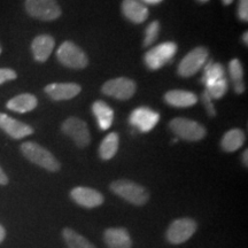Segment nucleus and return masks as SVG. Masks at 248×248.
Wrapping results in <instances>:
<instances>
[{
    "mask_svg": "<svg viewBox=\"0 0 248 248\" xmlns=\"http://www.w3.org/2000/svg\"><path fill=\"white\" fill-rule=\"evenodd\" d=\"M104 240L109 248H131L132 240L124 228H109L104 232Z\"/></svg>",
    "mask_w": 248,
    "mask_h": 248,
    "instance_id": "2eb2a0df",
    "label": "nucleus"
},
{
    "mask_svg": "<svg viewBox=\"0 0 248 248\" xmlns=\"http://www.w3.org/2000/svg\"><path fill=\"white\" fill-rule=\"evenodd\" d=\"M243 162L245 164V167L248 166V151L247 150H245L243 154Z\"/></svg>",
    "mask_w": 248,
    "mask_h": 248,
    "instance_id": "473e14b6",
    "label": "nucleus"
},
{
    "mask_svg": "<svg viewBox=\"0 0 248 248\" xmlns=\"http://www.w3.org/2000/svg\"><path fill=\"white\" fill-rule=\"evenodd\" d=\"M0 129L14 139H22L33 133L30 125L2 113H0Z\"/></svg>",
    "mask_w": 248,
    "mask_h": 248,
    "instance_id": "ddd939ff",
    "label": "nucleus"
},
{
    "mask_svg": "<svg viewBox=\"0 0 248 248\" xmlns=\"http://www.w3.org/2000/svg\"><path fill=\"white\" fill-rule=\"evenodd\" d=\"M21 152L30 162L42 167L48 171L55 172L60 169V162L51 152L33 141H26L21 145Z\"/></svg>",
    "mask_w": 248,
    "mask_h": 248,
    "instance_id": "f257e3e1",
    "label": "nucleus"
},
{
    "mask_svg": "<svg viewBox=\"0 0 248 248\" xmlns=\"http://www.w3.org/2000/svg\"><path fill=\"white\" fill-rule=\"evenodd\" d=\"M130 123L141 132H150L160 121V115L148 107H138L130 115Z\"/></svg>",
    "mask_w": 248,
    "mask_h": 248,
    "instance_id": "9b49d317",
    "label": "nucleus"
},
{
    "mask_svg": "<svg viewBox=\"0 0 248 248\" xmlns=\"http://www.w3.org/2000/svg\"><path fill=\"white\" fill-rule=\"evenodd\" d=\"M37 105H38V100H37L35 95L30 94V93H22V94H18L16 97L12 98L7 102L6 107L9 110L23 114L35 109Z\"/></svg>",
    "mask_w": 248,
    "mask_h": 248,
    "instance_id": "6ab92c4d",
    "label": "nucleus"
},
{
    "mask_svg": "<svg viewBox=\"0 0 248 248\" xmlns=\"http://www.w3.org/2000/svg\"><path fill=\"white\" fill-rule=\"evenodd\" d=\"M238 14H239L240 20L247 22L248 21V0H240L239 6H238Z\"/></svg>",
    "mask_w": 248,
    "mask_h": 248,
    "instance_id": "c85d7f7f",
    "label": "nucleus"
},
{
    "mask_svg": "<svg viewBox=\"0 0 248 248\" xmlns=\"http://www.w3.org/2000/svg\"><path fill=\"white\" fill-rule=\"evenodd\" d=\"M5 237H6V231H5L4 226L0 224V244H1L2 241H4Z\"/></svg>",
    "mask_w": 248,
    "mask_h": 248,
    "instance_id": "2f4dec72",
    "label": "nucleus"
},
{
    "mask_svg": "<svg viewBox=\"0 0 248 248\" xmlns=\"http://www.w3.org/2000/svg\"><path fill=\"white\" fill-rule=\"evenodd\" d=\"M1 52H2V48H1V45H0V54H1Z\"/></svg>",
    "mask_w": 248,
    "mask_h": 248,
    "instance_id": "4c0bfd02",
    "label": "nucleus"
},
{
    "mask_svg": "<svg viewBox=\"0 0 248 248\" xmlns=\"http://www.w3.org/2000/svg\"><path fill=\"white\" fill-rule=\"evenodd\" d=\"M199 1H201V2H207V1H209V0H199Z\"/></svg>",
    "mask_w": 248,
    "mask_h": 248,
    "instance_id": "e433bc0d",
    "label": "nucleus"
},
{
    "mask_svg": "<svg viewBox=\"0 0 248 248\" xmlns=\"http://www.w3.org/2000/svg\"><path fill=\"white\" fill-rule=\"evenodd\" d=\"M26 11L30 16L42 21H53L61 15L57 0H26Z\"/></svg>",
    "mask_w": 248,
    "mask_h": 248,
    "instance_id": "423d86ee",
    "label": "nucleus"
},
{
    "mask_svg": "<svg viewBox=\"0 0 248 248\" xmlns=\"http://www.w3.org/2000/svg\"><path fill=\"white\" fill-rule=\"evenodd\" d=\"M57 58L63 66L71 69H83L89 63L84 51L73 42L62 43L57 51Z\"/></svg>",
    "mask_w": 248,
    "mask_h": 248,
    "instance_id": "7ed1b4c3",
    "label": "nucleus"
},
{
    "mask_svg": "<svg viewBox=\"0 0 248 248\" xmlns=\"http://www.w3.org/2000/svg\"><path fill=\"white\" fill-rule=\"evenodd\" d=\"M202 101H203L204 106H206L207 113H208L210 116L215 115L216 110H215V108H214L213 104H212V99H210V97L208 94H207L206 92H203V94H202Z\"/></svg>",
    "mask_w": 248,
    "mask_h": 248,
    "instance_id": "c756f323",
    "label": "nucleus"
},
{
    "mask_svg": "<svg viewBox=\"0 0 248 248\" xmlns=\"http://www.w3.org/2000/svg\"><path fill=\"white\" fill-rule=\"evenodd\" d=\"M245 140H246V137H245L244 131H241L240 129H232L223 136L221 146L223 151L232 153L243 147Z\"/></svg>",
    "mask_w": 248,
    "mask_h": 248,
    "instance_id": "412c9836",
    "label": "nucleus"
},
{
    "mask_svg": "<svg viewBox=\"0 0 248 248\" xmlns=\"http://www.w3.org/2000/svg\"><path fill=\"white\" fill-rule=\"evenodd\" d=\"M70 197L77 204L85 208H95L104 203V195L100 192L93 190L91 187H84V186L73 188L70 192Z\"/></svg>",
    "mask_w": 248,
    "mask_h": 248,
    "instance_id": "f8f14e48",
    "label": "nucleus"
},
{
    "mask_svg": "<svg viewBox=\"0 0 248 248\" xmlns=\"http://www.w3.org/2000/svg\"><path fill=\"white\" fill-rule=\"evenodd\" d=\"M80 86L76 83H53L45 88V92L55 101L70 100L80 92Z\"/></svg>",
    "mask_w": 248,
    "mask_h": 248,
    "instance_id": "4468645a",
    "label": "nucleus"
},
{
    "mask_svg": "<svg viewBox=\"0 0 248 248\" xmlns=\"http://www.w3.org/2000/svg\"><path fill=\"white\" fill-rule=\"evenodd\" d=\"M92 111L98 121L99 128L101 130H108L110 128L114 121V110L106 102L101 100L95 101L92 106Z\"/></svg>",
    "mask_w": 248,
    "mask_h": 248,
    "instance_id": "aec40b11",
    "label": "nucleus"
},
{
    "mask_svg": "<svg viewBox=\"0 0 248 248\" xmlns=\"http://www.w3.org/2000/svg\"><path fill=\"white\" fill-rule=\"evenodd\" d=\"M177 44L173 42H166L156 45L145 54L144 61L150 70H157L168 63L177 52Z\"/></svg>",
    "mask_w": 248,
    "mask_h": 248,
    "instance_id": "20e7f679",
    "label": "nucleus"
},
{
    "mask_svg": "<svg viewBox=\"0 0 248 248\" xmlns=\"http://www.w3.org/2000/svg\"><path fill=\"white\" fill-rule=\"evenodd\" d=\"M8 184V177L6 176L4 170L0 167V185H7Z\"/></svg>",
    "mask_w": 248,
    "mask_h": 248,
    "instance_id": "7c9ffc66",
    "label": "nucleus"
},
{
    "mask_svg": "<svg viewBox=\"0 0 248 248\" xmlns=\"http://www.w3.org/2000/svg\"><path fill=\"white\" fill-rule=\"evenodd\" d=\"M122 12L124 16L133 23H142L147 20L148 9L138 0H123Z\"/></svg>",
    "mask_w": 248,
    "mask_h": 248,
    "instance_id": "f3484780",
    "label": "nucleus"
},
{
    "mask_svg": "<svg viewBox=\"0 0 248 248\" xmlns=\"http://www.w3.org/2000/svg\"><path fill=\"white\" fill-rule=\"evenodd\" d=\"M62 237L66 241L68 248H97L94 245L90 243L86 238L77 233L75 230L70 228L63 229L62 231Z\"/></svg>",
    "mask_w": 248,
    "mask_h": 248,
    "instance_id": "b1692460",
    "label": "nucleus"
},
{
    "mask_svg": "<svg viewBox=\"0 0 248 248\" xmlns=\"http://www.w3.org/2000/svg\"><path fill=\"white\" fill-rule=\"evenodd\" d=\"M208 59V49L206 47H197L188 52L178 66V74L182 77H191L206 64Z\"/></svg>",
    "mask_w": 248,
    "mask_h": 248,
    "instance_id": "6e6552de",
    "label": "nucleus"
},
{
    "mask_svg": "<svg viewBox=\"0 0 248 248\" xmlns=\"http://www.w3.org/2000/svg\"><path fill=\"white\" fill-rule=\"evenodd\" d=\"M160 32V23L157 21H154L152 22L150 26L146 28V31H145V38H144V44L142 46L144 47H148L151 46L155 40L157 39Z\"/></svg>",
    "mask_w": 248,
    "mask_h": 248,
    "instance_id": "bb28decb",
    "label": "nucleus"
},
{
    "mask_svg": "<svg viewBox=\"0 0 248 248\" xmlns=\"http://www.w3.org/2000/svg\"><path fill=\"white\" fill-rule=\"evenodd\" d=\"M228 79L224 77V78H221L206 85V91L204 92L209 95L210 99H221L228 92Z\"/></svg>",
    "mask_w": 248,
    "mask_h": 248,
    "instance_id": "a878e982",
    "label": "nucleus"
},
{
    "mask_svg": "<svg viewBox=\"0 0 248 248\" xmlns=\"http://www.w3.org/2000/svg\"><path fill=\"white\" fill-rule=\"evenodd\" d=\"M110 190L113 193L136 206H144L150 199V193L144 186L128 179H119L113 182L110 184Z\"/></svg>",
    "mask_w": 248,
    "mask_h": 248,
    "instance_id": "f03ea898",
    "label": "nucleus"
},
{
    "mask_svg": "<svg viewBox=\"0 0 248 248\" xmlns=\"http://www.w3.org/2000/svg\"><path fill=\"white\" fill-rule=\"evenodd\" d=\"M232 1H233V0H223V2H224V5H230Z\"/></svg>",
    "mask_w": 248,
    "mask_h": 248,
    "instance_id": "c9c22d12",
    "label": "nucleus"
},
{
    "mask_svg": "<svg viewBox=\"0 0 248 248\" xmlns=\"http://www.w3.org/2000/svg\"><path fill=\"white\" fill-rule=\"evenodd\" d=\"M164 100L172 107L186 108L194 106L198 101V97L194 93L184 90H171L164 95Z\"/></svg>",
    "mask_w": 248,
    "mask_h": 248,
    "instance_id": "a211bd4d",
    "label": "nucleus"
},
{
    "mask_svg": "<svg viewBox=\"0 0 248 248\" xmlns=\"http://www.w3.org/2000/svg\"><path fill=\"white\" fill-rule=\"evenodd\" d=\"M229 74L233 86V90L237 93H243L245 91L244 84V70L240 61L238 59H233L229 63Z\"/></svg>",
    "mask_w": 248,
    "mask_h": 248,
    "instance_id": "5701e85b",
    "label": "nucleus"
},
{
    "mask_svg": "<svg viewBox=\"0 0 248 248\" xmlns=\"http://www.w3.org/2000/svg\"><path fill=\"white\" fill-rule=\"evenodd\" d=\"M169 125L172 132L178 138L188 141L201 140V139L204 138L207 133L202 124L188 119H183V117L173 119Z\"/></svg>",
    "mask_w": 248,
    "mask_h": 248,
    "instance_id": "39448f33",
    "label": "nucleus"
},
{
    "mask_svg": "<svg viewBox=\"0 0 248 248\" xmlns=\"http://www.w3.org/2000/svg\"><path fill=\"white\" fill-rule=\"evenodd\" d=\"M17 77L16 73L13 69L9 68H0V85L4 84L9 80H13Z\"/></svg>",
    "mask_w": 248,
    "mask_h": 248,
    "instance_id": "cd10ccee",
    "label": "nucleus"
},
{
    "mask_svg": "<svg viewBox=\"0 0 248 248\" xmlns=\"http://www.w3.org/2000/svg\"><path fill=\"white\" fill-rule=\"evenodd\" d=\"M225 70L221 63H215V62L209 61L208 64L204 67V73L202 76V83L204 86L210 84V83L216 82V80L224 78Z\"/></svg>",
    "mask_w": 248,
    "mask_h": 248,
    "instance_id": "393cba45",
    "label": "nucleus"
},
{
    "mask_svg": "<svg viewBox=\"0 0 248 248\" xmlns=\"http://www.w3.org/2000/svg\"><path fill=\"white\" fill-rule=\"evenodd\" d=\"M198 224L192 218L175 219L167 230V240L172 245H181L187 241L197 231Z\"/></svg>",
    "mask_w": 248,
    "mask_h": 248,
    "instance_id": "0eeeda50",
    "label": "nucleus"
},
{
    "mask_svg": "<svg viewBox=\"0 0 248 248\" xmlns=\"http://www.w3.org/2000/svg\"><path fill=\"white\" fill-rule=\"evenodd\" d=\"M54 45L55 42L53 37L49 35L37 36L32 40V44H31V49H32L35 60L38 62H45L53 52Z\"/></svg>",
    "mask_w": 248,
    "mask_h": 248,
    "instance_id": "dca6fc26",
    "label": "nucleus"
},
{
    "mask_svg": "<svg viewBox=\"0 0 248 248\" xmlns=\"http://www.w3.org/2000/svg\"><path fill=\"white\" fill-rule=\"evenodd\" d=\"M247 36H248V35H247V32H245V33H244V36H243V40H244L245 44H246V45L248 44V43H247Z\"/></svg>",
    "mask_w": 248,
    "mask_h": 248,
    "instance_id": "f704fd0d",
    "label": "nucleus"
},
{
    "mask_svg": "<svg viewBox=\"0 0 248 248\" xmlns=\"http://www.w3.org/2000/svg\"><path fill=\"white\" fill-rule=\"evenodd\" d=\"M142 1H145L146 4H150V5H156V4H160L162 0H142Z\"/></svg>",
    "mask_w": 248,
    "mask_h": 248,
    "instance_id": "72a5a7b5",
    "label": "nucleus"
},
{
    "mask_svg": "<svg viewBox=\"0 0 248 248\" xmlns=\"http://www.w3.org/2000/svg\"><path fill=\"white\" fill-rule=\"evenodd\" d=\"M62 132L75 141L77 146L83 148L86 147L91 141L88 125L84 121L77 117H69L62 124Z\"/></svg>",
    "mask_w": 248,
    "mask_h": 248,
    "instance_id": "9d476101",
    "label": "nucleus"
},
{
    "mask_svg": "<svg viewBox=\"0 0 248 248\" xmlns=\"http://www.w3.org/2000/svg\"><path fill=\"white\" fill-rule=\"evenodd\" d=\"M136 83L125 77L109 79L102 85V93L119 100H128L135 94Z\"/></svg>",
    "mask_w": 248,
    "mask_h": 248,
    "instance_id": "1a4fd4ad",
    "label": "nucleus"
},
{
    "mask_svg": "<svg viewBox=\"0 0 248 248\" xmlns=\"http://www.w3.org/2000/svg\"><path fill=\"white\" fill-rule=\"evenodd\" d=\"M120 138L119 135L115 132H111L106 136V138L101 141L100 147H99V155L102 160H110L111 157L115 156L119 150Z\"/></svg>",
    "mask_w": 248,
    "mask_h": 248,
    "instance_id": "4be33fe9",
    "label": "nucleus"
}]
</instances>
